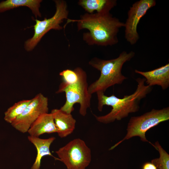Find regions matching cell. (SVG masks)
Segmentation results:
<instances>
[{"mask_svg": "<svg viewBox=\"0 0 169 169\" xmlns=\"http://www.w3.org/2000/svg\"><path fill=\"white\" fill-rule=\"evenodd\" d=\"M71 22H76L78 31L88 30L83 33V39L88 45L107 46L118 42L117 35L119 29L124 27L125 23L113 17L110 13H85L80 19L68 18L64 26Z\"/></svg>", "mask_w": 169, "mask_h": 169, "instance_id": "obj_1", "label": "cell"}, {"mask_svg": "<svg viewBox=\"0 0 169 169\" xmlns=\"http://www.w3.org/2000/svg\"><path fill=\"white\" fill-rule=\"evenodd\" d=\"M136 80L137 86L135 91L130 95H124L122 98H119L114 95L107 96L102 92L96 93L99 111H102L104 105L112 107L111 111L105 115L98 116L94 115L98 121L104 124L109 123L115 120H120L127 117L130 113L139 110L141 100L151 91L152 87L145 85L146 80L144 78H138Z\"/></svg>", "mask_w": 169, "mask_h": 169, "instance_id": "obj_2", "label": "cell"}, {"mask_svg": "<svg viewBox=\"0 0 169 169\" xmlns=\"http://www.w3.org/2000/svg\"><path fill=\"white\" fill-rule=\"evenodd\" d=\"M131 51L127 53L122 52L117 58L104 60L95 57L89 62V64L100 72V75L95 82L88 87L91 94L98 92L104 93L109 87L116 84H121L127 78L121 73L124 64L130 61L135 56Z\"/></svg>", "mask_w": 169, "mask_h": 169, "instance_id": "obj_3", "label": "cell"}, {"mask_svg": "<svg viewBox=\"0 0 169 169\" xmlns=\"http://www.w3.org/2000/svg\"><path fill=\"white\" fill-rule=\"evenodd\" d=\"M74 69L78 75V81L72 84L62 82L56 92L57 93L64 92L65 94L66 102L60 109L66 113L71 114L74 110V105L78 103L80 104V114L85 116L87 109L90 106L92 95L88 91L87 76L85 71L79 67Z\"/></svg>", "mask_w": 169, "mask_h": 169, "instance_id": "obj_4", "label": "cell"}, {"mask_svg": "<svg viewBox=\"0 0 169 169\" xmlns=\"http://www.w3.org/2000/svg\"><path fill=\"white\" fill-rule=\"evenodd\" d=\"M169 119L168 107L160 110L152 109L141 116L131 117L128 124L126 135L122 140L112 146L110 150L113 149L124 141L136 136L139 137L143 141L148 142L155 148V145L146 139V133L151 128Z\"/></svg>", "mask_w": 169, "mask_h": 169, "instance_id": "obj_5", "label": "cell"}, {"mask_svg": "<svg viewBox=\"0 0 169 169\" xmlns=\"http://www.w3.org/2000/svg\"><path fill=\"white\" fill-rule=\"evenodd\" d=\"M54 2L56 11L51 18H45L43 20L36 19V23L33 26V36L25 41L24 48L27 51H32L37 45L43 37L51 29L60 30L63 27L60 24L65 19H68L69 11L67 3L63 0H56Z\"/></svg>", "mask_w": 169, "mask_h": 169, "instance_id": "obj_6", "label": "cell"}, {"mask_svg": "<svg viewBox=\"0 0 169 169\" xmlns=\"http://www.w3.org/2000/svg\"><path fill=\"white\" fill-rule=\"evenodd\" d=\"M67 169H85L91 161V150L79 138L74 139L55 152Z\"/></svg>", "mask_w": 169, "mask_h": 169, "instance_id": "obj_7", "label": "cell"}, {"mask_svg": "<svg viewBox=\"0 0 169 169\" xmlns=\"http://www.w3.org/2000/svg\"><path fill=\"white\" fill-rule=\"evenodd\" d=\"M23 113L11 124L16 130L27 132L33 123L41 115L48 113V99L41 93L37 95Z\"/></svg>", "mask_w": 169, "mask_h": 169, "instance_id": "obj_8", "label": "cell"}, {"mask_svg": "<svg viewBox=\"0 0 169 169\" xmlns=\"http://www.w3.org/2000/svg\"><path fill=\"white\" fill-rule=\"evenodd\" d=\"M156 5L155 0H140L133 3L128 12V18L125 23V38L131 45L139 39L137 32L138 24L148 10Z\"/></svg>", "mask_w": 169, "mask_h": 169, "instance_id": "obj_9", "label": "cell"}, {"mask_svg": "<svg viewBox=\"0 0 169 169\" xmlns=\"http://www.w3.org/2000/svg\"><path fill=\"white\" fill-rule=\"evenodd\" d=\"M135 72L145 77V82L152 87L155 85L160 86L162 90H165L169 86V64L148 71L135 70Z\"/></svg>", "mask_w": 169, "mask_h": 169, "instance_id": "obj_10", "label": "cell"}, {"mask_svg": "<svg viewBox=\"0 0 169 169\" xmlns=\"http://www.w3.org/2000/svg\"><path fill=\"white\" fill-rule=\"evenodd\" d=\"M52 115L57 129V133L61 138H64L71 134L75 128L76 120L71 114L66 113L60 109H54Z\"/></svg>", "mask_w": 169, "mask_h": 169, "instance_id": "obj_11", "label": "cell"}, {"mask_svg": "<svg viewBox=\"0 0 169 169\" xmlns=\"http://www.w3.org/2000/svg\"><path fill=\"white\" fill-rule=\"evenodd\" d=\"M27 132L30 136L36 137L45 133H57L52 114L48 113L40 115L32 125Z\"/></svg>", "mask_w": 169, "mask_h": 169, "instance_id": "obj_12", "label": "cell"}, {"mask_svg": "<svg viewBox=\"0 0 169 169\" xmlns=\"http://www.w3.org/2000/svg\"><path fill=\"white\" fill-rule=\"evenodd\" d=\"M28 141L35 146L37 151V155L34 162L30 169H39L42 158L46 156L54 157L50 150L51 144L55 139L54 137L43 139L39 137H28Z\"/></svg>", "mask_w": 169, "mask_h": 169, "instance_id": "obj_13", "label": "cell"}, {"mask_svg": "<svg viewBox=\"0 0 169 169\" xmlns=\"http://www.w3.org/2000/svg\"><path fill=\"white\" fill-rule=\"evenodd\" d=\"M41 0H7L0 3V13L20 7L28 8L36 18H41L39 8Z\"/></svg>", "mask_w": 169, "mask_h": 169, "instance_id": "obj_14", "label": "cell"}, {"mask_svg": "<svg viewBox=\"0 0 169 169\" xmlns=\"http://www.w3.org/2000/svg\"><path fill=\"white\" fill-rule=\"evenodd\" d=\"M78 4L88 13H92L95 11L97 13L110 12L116 5L115 0H80Z\"/></svg>", "mask_w": 169, "mask_h": 169, "instance_id": "obj_15", "label": "cell"}, {"mask_svg": "<svg viewBox=\"0 0 169 169\" xmlns=\"http://www.w3.org/2000/svg\"><path fill=\"white\" fill-rule=\"evenodd\" d=\"M31 99L24 100L15 103L5 113L4 120L11 124L23 113Z\"/></svg>", "mask_w": 169, "mask_h": 169, "instance_id": "obj_16", "label": "cell"}, {"mask_svg": "<svg viewBox=\"0 0 169 169\" xmlns=\"http://www.w3.org/2000/svg\"><path fill=\"white\" fill-rule=\"evenodd\" d=\"M155 148L159 152L160 157L151 160V162L158 169H169V155L162 147L158 141L155 144Z\"/></svg>", "mask_w": 169, "mask_h": 169, "instance_id": "obj_17", "label": "cell"}, {"mask_svg": "<svg viewBox=\"0 0 169 169\" xmlns=\"http://www.w3.org/2000/svg\"><path fill=\"white\" fill-rule=\"evenodd\" d=\"M59 75L62 77L63 81L67 84H72L78 80V74L75 71L70 69H66L61 72Z\"/></svg>", "mask_w": 169, "mask_h": 169, "instance_id": "obj_18", "label": "cell"}, {"mask_svg": "<svg viewBox=\"0 0 169 169\" xmlns=\"http://www.w3.org/2000/svg\"><path fill=\"white\" fill-rule=\"evenodd\" d=\"M156 166L151 162L145 163L142 166V169H157Z\"/></svg>", "mask_w": 169, "mask_h": 169, "instance_id": "obj_19", "label": "cell"}]
</instances>
